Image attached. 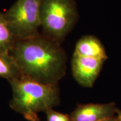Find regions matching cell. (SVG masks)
<instances>
[{"label": "cell", "mask_w": 121, "mask_h": 121, "mask_svg": "<svg viewBox=\"0 0 121 121\" xmlns=\"http://www.w3.org/2000/svg\"><path fill=\"white\" fill-rule=\"evenodd\" d=\"M10 54L21 78L44 84L58 85L65 75L67 56L60 43L39 33L16 40Z\"/></svg>", "instance_id": "cell-1"}, {"label": "cell", "mask_w": 121, "mask_h": 121, "mask_svg": "<svg viewBox=\"0 0 121 121\" xmlns=\"http://www.w3.org/2000/svg\"><path fill=\"white\" fill-rule=\"evenodd\" d=\"M9 82L13 92L10 107L24 117L40 112H45L58 104L57 85L44 84L24 78Z\"/></svg>", "instance_id": "cell-2"}, {"label": "cell", "mask_w": 121, "mask_h": 121, "mask_svg": "<svg viewBox=\"0 0 121 121\" xmlns=\"http://www.w3.org/2000/svg\"><path fill=\"white\" fill-rule=\"evenodd\" d=\"M78 19L74 0H41L40 29L42 34L61 43Z\"/></svg>", "instance_id": "cell-3"}, {"label": "cell", "mask_w": 121, "mask_h": 121, "mask_svg": "<svg viewBox=\"0 0 121 121\" xmlns=\"http://www.w3.org/2000/svg\"><path fill=\"white\" fill-rule=\"evenodd\" d=\"M41 0H17L4 13L9 26L16 39L39 34Z\"/></svg>", "instance_id": "cell-4"}, {"label": "cell", "mask_w": 121, "mask_h": 121, "mask_svg": "<svg viewBox=\"0 0 121 121\" xmlns=\"http://www.w3.org/2000/svg\"><path fill=\"white\" fill-rule=\"evenodd\" d=\"M104 62L100 59L73 54L72 71L74 78L82 86H92L100 72Z\"/></svg>", "instance_id": "cell-5"}, {"label": "cell", "mask_w": 121, "mask_h": 121, "mask_svg": "<svg viewBox=\"0 0 121 121\" xmlns=\"http://www.w3.org/2000/svg\"><path fill=\"white\" fill-rule=\"evenodd\" d=\"M117 109L113 103L79 105L71 114V121H99L114 117Z\"/></svg>", "instance_id": "cell-6"}, {"label": "cell", "mask_w": 121, "mask_h": 121, "mask_svg": "<svg viewBox=\"0 0 121 121\" xmlns=\"http://www.w3.org/2000/svg\"><path fill=\"white\" fill-rule=\"evenodd\" d=\"M74 54L96 58L105 61L108 59L104 45L94 36L85 35L80 38L76 45Z\"/></svg>", "instance_id": "cell-7"}, {"label": "cell", "mask_w": 121, "mask_h": 121, "mask_svg": "<svg viewBox=\"0 0 121 121\" xmlns=\"http://www.w3.org/2000/svg\"><path fill=\"white\" fill-rule=\"evenodd\" d=\"M20 78L19 69L11 54L0 53V78L9 81Z\"/></svg>", "instance_id": "cell-8"}, {"label": "cell", "mask_w": 121, "mask_h": 121, "mask_svg": "<svg viewBox=\"0 0 121 121\" xmlns=\"http://www.w3.org/2000/svg\"><path fill=\"white\" fill-rule=\"evenodd\" d=\"M16 40L9 26L4 13L0 11V53H10Z\"/></svg>", "instance_id": "cell-9"}, {"label": "cell", "mask_w": 121, "mask_h": 121, "mask_svg": "<svg viewBox=\"0 0 121 121\" xmlns=\"http://www.w3.org/2000/svg\"><path fill=\"white\" fill-rule=\"evenodd\" d=\"M48 121H71L70 117L66 114L49 109L45 112Z\"/></svg>", "instance_id": "cell-10"}, {"label": "cell", "mask_w": 121, "mask_h": 121, "mask_svg": "<svg viewBox=\"0 0 121 121\" xmlns=\"http://www.w3.org/2000/svg\"><path fill=\"white\" fill-rule=\"evenodd\" d=\"M25 119L29 121H40L37 114H31L24 116Z\"/></svg>", "instance_id": "cell-11"}, {"label": "cell", "mask_w": 121, "mask_h": 121, "mask_svg": "<svg viewBox=\"0 0 121 121\" xmlns=\"http://www.w3.org/2000/svg\"><path fill=\"white\" fill-rule=\"evenodd\" d=\"M99 121H117V117H112V118H109L103 119V120H101Z\"/></svg>", "instance_id": "cell-12"}, {"label": "cell", "mask_w": 121, "mask_h": 121, "mask_svg": "<svg viewBox=\"0 0 121 121\" xmlns=\"http://www.w3.org/2000/svg\"><path fill=\"white\" fill-rule=\"evenodd\" d=\"M117 121H121V112L119 111L118 110H117Z\"/></svg>", "instance_id": "cell-13"}]
</instances>
